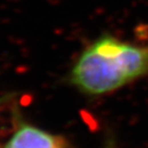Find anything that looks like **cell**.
I'll return each instance as SVG.
<instances>
[{
    "mask_svg": "<svg viewBox=\"0 0 148 148\" xmlns=\"http://www.w3.org/2000/svg\"><path fill=\"white\" fill-rule=\"evenodd\" d=\"M148 75V45H135L104 34L79 56L70 81L89 95L113 92Z\"/></svg>",
    "mask_w": 148,
    "mask_h": 148,
    "instance_id": "6da1fadb",
    "label": "cell"
},
{
    "mask_svg": "<svg viewBox=\"0 0 148 148\" xmlns=\"http://www.w3.org/2000/svg\"><path fill=\"white\" fill-rule=\"evenodd\" d=\"M5 148H65L60 137L29 125H22L15 131Z\"/></svg>",
    "mask_w": 148,
    "mask_h": 148,
    "instance_id": "7a4b0ae2",
    "label": "cell"
}]
</instances>
